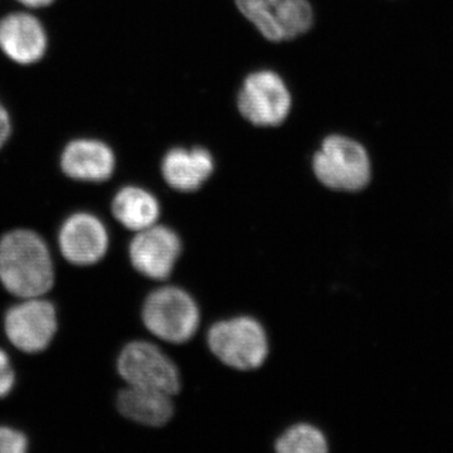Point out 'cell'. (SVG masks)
<instances>
[{
  "label": "cell",
  "instance_id": "7c38bea8",
  "mask_svg": "<svg viewBox=\"0 0 453 453\" xmlns=\"http://www.w3.org/2000/svg\"><path fill=\"white\" fill-rule=\"evenodd\" d=\"M214 160L204 148H175L164 155V180L178 192H196L213 174Z\"/></svg>",
  "mask_w": 453,
  "mask_h": 453
},
{
  "label": "cell",
  "instance_id": "7a4b0ae2",
  "mask_svg": "<svg viewBox=\"0 0 453 453\" xmlns=\"http://www.w3.org/2000/svg\"><path fill=\"white\" fill-rule=\"evenodd\" d=\"M312 170L323 186L334 190L357 192L372 179L371 157L356 140L330 135L312 157Z\"/></svg>",
  "mask_w": 453,
  "mask_h": 453
},
{
  "label": "cell",
  "instance_id": "3957f363",
  "mask_svg": "<svg viewBox=\"0 0 453 453\" xmlns=\"http://www.w3.org/2000/svg\"><path fill=\"white\" fill-rule=\"evenodd\" d=\"M207 344L223 365L237 371H253L268 357L267 334L251 316L219 321L208 330Z\"/></svg>",
  "mask_w": 453,
  "mask_h": 453
},
{
  "label": "cell",
  "instance_id": "d6986e66",
  "mask_svg": "<svg viewBox=\"0 0 453 453\" xmlns=\"http://www.w3.org/2000/svg\"><path fill=\"white\" fill-rule=\"evenodd\" d=\"M16 381L11 360L5 351L0 350V398L8 395L12 392Z\"/></svg>",
  "mask_w": 453,
  "mask_h": 453
},
{
  "label": "cell",
  "instance_id": "8fae6325",
  "mask_svg": "<svg viewBox=\"0 0 453 453\" xmlns=\"http://www.w3.org/2000/svg\"><path fill=\"white\" fill-rule=\"evenodd\" d=\"M115 155L100 140L77 139L68 142L61 157L67 177L81 181H105L115 170Z\"/></svg>",
  "mask_w": 453,
  "mask_h": 453
},
{
  "label": "cell",
  "instance_id": "9c48e42d",
  "mask_svg": "<svg viewBox=\"0 0 453 453\" xmlns=\"http://www.w3.org/2000/svg\"><path fill=\"white\" fill-rule=\"evenodd\" d=\"M59 249L71 264H96L109 249V234L104 223L89 213H76L65 220L59 232Z\"/></svg>",
  "mask_w": 453,
  "mask_h": 453
},
{
  "label": "cell",
  "instance_id": "ba28073f",
  "mask_svg": "<svg viewBox=\"0 0 453 453\" xmlns=\"http://www.w3.org/2000/svg\"><path fill=\"white\" fill-rule=\"evenodd\" d=\"M134 268L149 279L165 280L172 275L181 255V241L172 228L154 225L142 229L130 243Z\"/></svg>",
  "mask_w": 453,
  "mask_h": 453
},
{
  "label": "cell",
  "instance_id": "277c9868",
  "mask_svg": "<svg viewBox=\"0 0 453 453\" xmlns=\"http://www.w3.org/2000/svg\"><path fill=\"white\" fill-rule=\"evenodd\" d=\"M142 321L157 338L172 344H183L198 332L201 311L187 291L165 286L146 297Z\"/></svg>",
  "mask_w": 453,
  "mask_h": 453
},
{
  "label": "cell",
  "instance_id": "5bb4252c",
  "mask_svg": "<svg viewBox=\"0 0 453 453\" xmlns=\"http://www.w3.org/2000/svg\"><path fill=\"white\" fill-rule=\"evenodd\" d=\"M115 219L130 231L140 232L157 225L160 204L150 192L139 187H125L112 201Z\"/></svg>",
  "mask_w": 453,
  "mask_h": 453
},
{
  "label": "cell",
  "instance_id": "2e32d148",
  "mask_svg": "<svg viewBox=\"0 0 453 453\" xmlns=\"http://www.w3.org/2000/svg\"><path fill=\"white\" fill-rule=\"evenodd\" d=\"M238 11L259 32L271 42H281L277 13L280 0H234Z\"/></svg>",
  "mask_w": 453,
  "mask_h": 453
},
{
  "label": "cell",
  "instance_id": "4fadbf2b",
  "mask_svg": "<svg viewBox=\"0 0 453 453\" xmlns=\"http://www.w3.org/2000/svg\"><path fill=\"white\" fill-rule=\"evenodd\" d=\"M116 404L125 418L148 427H163L174 414L172 395L142 387L122 389Z\"/></svg>",
  "mask_w": 453,
  "mask_h": 453
},
{
  "label": "cell",
  "instance_id": "ac0fdd59",
  "mask_svg": "<svg viewBox=\"0 0 453 453\" xmlns=\"http://www.w3.org/2000/svg\"><path fill=\"white\" fill-rule=\"evenodd\" d=\"M28 449L25 434L9 427H0V453H23Z\"/></svg>",
  "mask_w": 453,
  "mask_h": 453
},
{
  "label": "cell",
  "instance_id": "8992f818",
  "mask_svg": "<svg viewBox=\"0 0 453 453\" xmlns=\"http://www.w3.org/2000/svg\"><path fill=\"white\" fill-rule=\"evenodd\" d=\"M118 372L129 386L160 390L170 395H178L180 390L177 365L151 342H134L122 349Z\"/></svg>",
  "mask_w": 453,
  "mask_h": 453
},
{
  "label": "cell",
  "instance_id": "52a82bcc",
  "mask_svg": "<svg viewBox=\"0 0 453 453\" xmlns=\"http://www.w3.org/2000/svg\"><path fill=\"white\" fill-rule=\"evenodd\" d=\"M4 327L14 347L25 353H40L49 347L56 334L55 306L38 297L26 299L9 310Z\"/></svg>",
  "mask_w": 453,
  "mask_h": 453
},
{
  "label": "cell",
  "instance_id": "e0dca14e",
  "mask_svg": "<svg viewBox=\"0 0 453 453\" xmlns=\"http://www.w3.org/2000/svg\"><path fill=\"white\" fill-rule=\"evenodd\" d=\"M275 449L280 453H325L329 447L320 429L309 423H299L280 436Z\"/></svg>",
  "mask_w": 453,
  "mask_h": 453
},
{
  "label": "cell",
  "instance_id": "6da1fadb",
  "mask_svg": "<svg viewBox=\"0 0 453 453\" xmlns=\"http://www.w3.org/2000/svg\"><path fill=\"white\" fill-rule=\"evenodd\" d=\"M0 281L23 299L50 290L55 281L52 258L40 235L19 229L0 240Z\"/></svg>",
  "mask_w": 453,
  "mask_h": 453
},
{
  "label": "cell",
  "instance_id": "44dd1931",
  "mask_svg": "<svg viewBox=\"0 0 453 453\" xmlns=\"http://www.w3.org/2000/svg\"><path fill=\"white\" fill-rule=\"evenodd\" d=\"M17 2L28 8H44L49 7L55 0H17Z\"/></svg>",
  "mask_w": 453,
  "mask_h": 453
},
{
  "label": "cell",
  "instance_id": "ffe728a7",
  "mask_svg": "<svg viewBox=\"0 0 453 453\" xmlns=\"http://www.w3.org/2000/svg\"><path fill=\"white\" fill-rule=\"evenodd\" d=\"M11 116H9L7 109L0 103V150H2L3 146L7 144L9 138H11Z\"/></svg>",
  "mask_w": 453,
  "mask_h": 453
},
{
  "label": "cell",
  "instance_id": "5b68a950",
  "mask_svg": "<svg viewBox=\"0 0 453 453\" xmlns=\"http://www.w3.org/2000/svg\"><path fill=\"white\" fill-rule=\"evenodd\" d=\"M237 107L244 120L255 127H280L290 115V89L273 71H257L244 79L238 92Z\"/></svg>",
  "mask_w": 453,
  "mask_h": 453
},
{
  "label": "cell",
  "instance_id": "9a60e30c",
  "mask_svg": "<svg viewBox=\"0 0 453 453\" xmlns=\"http://www.w3.org/2000/svg\"><path fill=\"white\" fill-rule=\"evenodd\" d=\"M314 11L309 0H280L277 26L281 41L295 40L311 29Z\"/></svg>",
  "mask_w": 453,
  "mask_h": 453
},
{
  "label": "cell",
  "instance_id": "30bf717a",
  "mask_svg": "<svg viewBox=\"0 0 453 453\" xmlns=\"http://www.w3.org/2000/svg\"><path fill=\"white\" fill-rule=\"evenodd\" d=\"M0 50L14 64H37L47 50V35L37 18L12 13L0 19Z\"/></svg>",
  "mask_w": 453,
  "mask_h": 453
}]
</instances>
